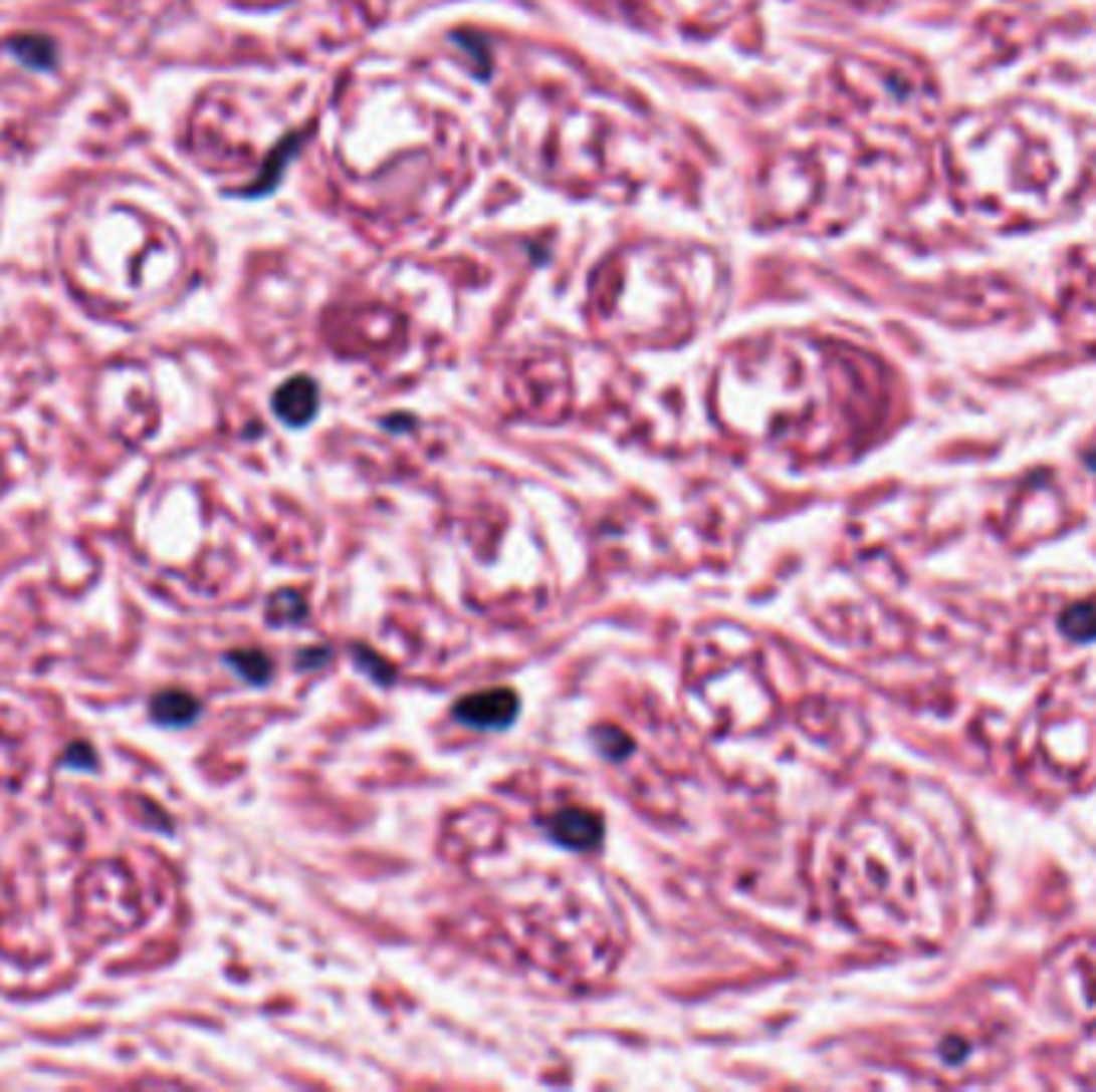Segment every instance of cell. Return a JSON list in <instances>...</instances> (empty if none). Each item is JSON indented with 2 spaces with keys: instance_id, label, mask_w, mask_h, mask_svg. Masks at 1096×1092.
<instances>
[{
  "instance_id": "7",
  "label": "cell",
  "mask_w": 1096,
  "mask_h": 1092,
  "mask_svg": "<svg viewBox=\"0 0 1096 1092\" xmlns=\"http://www.w3.org/2000/svg\"><path fill=\"white\" fill-rule=\"evenodd\" d=\"M266 615H269V621H276V625H289V621H298L305 615V602H301V596L292 590H279L273 599H269Z\"/></svg>"
},
{
  "instance_id": "3",
  "label": "cell",
  "mask_w": 1096,
  "mask_h": 1092,
  "mask_svg": "<svg viewBox=\"0 0 1096 1092\" xmlns=\"http://www.w3.org/2000/svg\"><path fill=\"white\" fill-rule=\"evenodd\" d=\"M273 411L282 424L289 427H305L317 414V384L308 375H295L285 384H279V391L273 394Z\"/></svg>"
},
{
  "instance_id": "4",
  "label": "cell",
  "mask_w": 1096,
  "mask_h": 1092,
  "mask_svg": "<svg viewBox=\"0 0 1096 1092\" xmlns=\"http://www.w3.org/2000/svg\"><path fill=\"white\" fill-rule=\"evenodd\" d=\"M148 712L161 728H190L199 718L202 705L196 696L183 693V689H164V693H158L148 702Z\"/></svg>"
},
{
  "instance_id": "2",
  "label": "cell",
  "mask_w": 1096,
  "mask_h": 1092,
  "mask_svg": "<svg viewBox=\"0 0 1096 1092\" xmlns=\"http://www.w3.org/2000/svg\"><path fill=\"white\" fill-rule=\"evenodd\" d=\"M545 830L559 846L568 849H594L603 839V820L594 811L584 808H568L545 820Z\"/></svg>"
},
{
  "instance_id": "6",
  "label": "cell",
  "mask_w": 1096,
  "mask_h": 1092,
  "mask_svg": "<svg viewBox=\"0 0 1096 1092\" xmlns=\"http://www.w3.org/2000/svg\"><path fill=\"white\" fill-rule=\"evenodd\" d=\"M225 660H228V666L238 669L250 686H263L269 679V673H273V663H269L263 650H231Z\"/></svg>"
},
{
  "instance_id": "1",
  "label": "cell",
  "mask_w": 1096,
  "mask_h": 1092,
  "mask_svg": "<svg viewBox=\"0 0 1096 1092\" xmlns=\"http://www.w3.org/2000/svg\"><path fill=\"white\" fill-rule=\"evenodd\" d=\"M519 712V702L510 689H487V693H475L455 702V718L465 721L471 728L497 731L507 728Z\"/></svg>"
},
{
  "instance_id": "8",
  "label": "cell",
  "mask_w": 1096,
  "mask_h": 1092,
  "mask_svg": "<svg viewBox=\"0 0 1096 1092\" xmlns=\"http://www.w3.org/2000/svg\"><path fill=\"white\" fill-rule=\"evenodd\" d=\"M597 744L603 747V753L610 756V760H619L622 753H629V750H632V741H629L626 734H619L616 728H603V731H597Z\"/></svg>"
},
{
  "instance_id": "5",
  "label": "cell",
  "mask_w": 1096,
  "mask_h": 1092,
  "mask_svg": "<svg viewBox=\"0 0 1096 1092\" xmlns=\"http://www.w3.org/2000/svg\"><path fill=\"white\" fill-rule=\"evenodd\" d=\"M10 52L16 55V61H23L26 68H36V71L55 68V45H52V39H45V36L10 39Z\"/></svg>"
}]
</instances>
